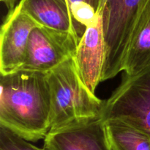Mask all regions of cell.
Here are the masks:
<instances>
[{
    "label": "cell",
    "mask_w": 150,
    "mask_h": 150,
    "mask_svg": "<svg viewBox=\"0 0 150 150\" xmlns=\"http://www.w3.org/2000/svg\"><path fill=\"white\" fill-rule=\"evenodd\" d=\"M105 121L112 150H150V138L140 129L120 119Z\"/></svg>",
    "instance_id": "obj_11"
},
{
    "label": "cell",
    "mask_w": 150,
    "mask_h": 150,
    "mask_svg": "<svg viewBox=\"0 0 150 150\" xmlns=\"http://www.w3.org/2000/svg\"><path fill=\"white\" fill-rule=\"evenodd\" d=\"M40 26L26 14L18 3L8 12L0 33V74H7L19 70L25 60L29 36Z\"/></svg>",
    "instance_id": "obj_6"
},
{
    "label": "cell",
    "mask_w": 150,
    "mask_h": 150,
    "mask_svg": "<svg viewBox=\"0 0 150 150\" xmlns=\"http://www.w3.org/2000/svg\"><path fill=\"white\" fill-rule=\"evenodd\" d=\"M0 150H46L31 144L7 128L0 125Z\"/></svg>",
    "instance_id": "obj_12"
},
{
    "label": "cell",
    "mask_w": 150,
    "mask_h": 150,
    "mask_svg": "<svg viewBox=\"0 0 150 150\" xmlns=\"http://www.w3.org/2000/svg\"><path fill=\"white\" fill-rule=\"evenodd\" d=\"M101 117L123 121L150 138V66L133 76L125 75L118 88L104 101Z\"/></svg>",
    "instance_id": "obj_4"
},
{
    "label": "cell",
    "mask_w": 150,
    "mask_h": 150,
    "mask_svg": "<svg viewBox=\"0 0 150 150\" xmlns=\"http://www.w3.org/2000/svg\"><path fill=\"white\" fill-rule=\"evenodd\" d=\"M105 59V42L101 16L94 24L86 28L73 57L79 76L83 85L95 94L101 82Z\"/></svg>",
    "instance_id": "obj_8"
},
{
    "label": "cell",
    "mask_w": 150,
    "mask_h": 150,
    "mask_svg": "<svg viewBox=\"0 0 150 150\" xmlns=\"http://www.w3.org/2000/svg\"><path fill=\"white\" fill-rule=\"evenodd\" d=\"M46 150H112L102 117L49 130L44 138Z\"/></svg>",
    "instance_id": "obj_7"
},
{
    "label": "cell",
    "mask_w": 150,
    "mask_h": 150,
    "mask_svg": "<svg viewBox=\"0 0 150 150\" xmlns=\"http://www.w3.org/2000/svg\"><path fill=\"white\" fill-rule=\"evenodd\" d=\"M51 98L50 130L100 117L104 101L81 80L73 57L47 73Z\"/></svg>",
    "instance_id": "obj_2"
},
{
    "label": "cell",
    "mask_w": 150,
    "mask_h": 150,
    "mask_svg": "<svg viewBox=\"0 0 150 150\" xmlns=\"http://www.w3.org/2000/svg\"><path fill=\"white\" fill-rule=\"evenodd\" d=\"M0 125L36 142L51 128V98L47 73L18 70L0 76Z\"/></svg>",
    "instance_id": "obj_1"
},
{
    "label": "cell",
    "mask_w": 150,
    "mask_h": 150,
    "mask_svg": "<svg viewBox=\"0 0 150 150\" xmlns=\"http://www.w3.org/2000/svg\"><path fill=\"white\" fill-rule=\"evenodd\" d=\"M146 0H101L100 13L105 42L101 82L123 71L127 49Z\"/></svg>",
    "instance_id": "obj_3"
},
{
    "label": "cell",
    "mask_w": 150,
    "mask_h": 150,
    "mask_svg": "<svg viewBox=\"0 0 150 150\" xmlns=\"http://www.w3.org/2000/svg\"><path fill=\"white\" fill-rule=\"evenodd\" d=\"M79 41L73 32L37 26L31 32L24 62L19 70L48 73L74 57Z\"/></svg>",
    "instance_id": "obj_5"
},
{
    "label": "cell",
    "mask_w": 150,
    "mask_h": 150,
    "mask_svg": "<svg viewBox=\"0 0 150 150\" xmlns=\"http://www.w3.org/2000/svg\"><path fill=\"white\" fill-rule=\"evenodd\" d=\"M150 66V0L139 14L127 49L123 71L133 76Z\"/></svg>",
    "instance_id": "obj_9"
},
{
    "label": "cell",
    "mask_w": 150,
    "mask_h": 150,
    "mask_svg": "<svg viewBox=\"0 0 150 150\" xmlns=\"http://www.w3.org/2000/svg\"><path fill=\"white\" fill-rule=\"evenodd\" d=\"M17 1L18 0H1V2H3L5 4V6L7 7L9 11L13 10L15 8V7L17 5V4H16Z\"/></svg>",
    "instance_id": "obj_14"
},
{
    "label": "cell",
    "mask_w": 150,
    "mask_h": 150,
    "mask_svg": "<svg viewBox=\"0 0 150 150\" xmlns=\"http://www.w3.org/2000/svg\"><path fill=\"white\" fill-rule=\"evenodd\" d=\"M18 3L40 26L76 35L67 0H20Z\"/></svg>",
    "instance_id": "obj_10"
},
{
    "label": "cell",
    "mask_w": 150,
    "mask_h": 150,
    "mask_svg": "<svg viewBox=\"0 0 150 150\" xmlns=\"http://www.w3.org/2000/svg\"><path fill=\"white\" fill-rule=\"evenodd\" d=\"M69 6H70V12L79 7L90 6L93 7L96 11L100 12L101 0H67Z\"/></svg>",
    "instance_id": "obj_13"
}]
</instances>
